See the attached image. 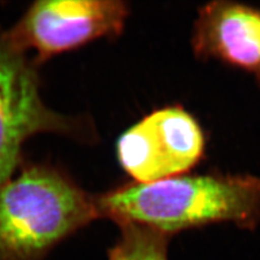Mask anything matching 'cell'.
Segmentation results:
<instances>
[{"label":"cell","instance_id":"5b68a950","mask_svg":"<svg viewBox=\"0 0 260 260\" xmlns=\"http://www.w3.org/2000/svg\"><path fill=\"white\" fill-rule=\"evenodd\" d=\"M204 133L180 107L154 111L120 136L117 158L138 183L184 175L202 158Z\"/></svg>","mask_w":260,"mask_h":260},{"label":"cell","instance_id":"6da1fadb","mask_svg":"<svg viewBox=\"0 0 260 260\" xmlns=\"http://www.w3.org/2000/svg\"><path fill=\"white\" fill-rule=\"evenodd\" d=\"M96 205L100 218L117 225L136 223L169 237L224 222L253 231L260 225V178L184 174L123 185L96 197Z\"/></svg>","mask_w":260,"mask_h":260},{"label":"cell","instance_id":"52a82bcc","mask_svg":"<svg viewBox=\"0 0 260 260\" xmlns=\"http://www.w3.org/2000/svg\"><path fill=\"white\" fill-rule=\"evenodd\" d=\"M118 226L119 238L108 250V260H168L172 237L136 223Z\"/></svg>","mask_w":260,"mask_h":260},{"label":"cell","instance_id":"3957f363","mask_svg":"<svg viewBox=\"0 0 260 260\" xmlns=\"http://www.w3.org/2000/svg\"><path fill=\"white\" fill-rule=\"evenodd\" d=\"M128 16L127 4L119 0H42L4 35L20 52H35L38 64L93 40L120 35Z\"/></svg>","mask_w":260,"mask_h":260},{"label":"cell","instance_id":"7a4b0ae2","mask_svg":"<svg viewBox=\"0 0 260 260\" xmlns=\"http://www.w3.org/2000/svg\"><path fill=\"white\" fill-rule=\"evenodd\" d=\"M98 218L96 197L60 170L23 167L0 184V260H46Z\"/></svg>","mask_w":260,"mask_h":260},{"label":"cell","instance_id":"277c9868","mask_svg":"<svg viewBox=\"0 0 260 260\" xmlns=\"http://www.w3.org/2000/svg\"><path fill=\"white\" fill-rule=\"evenodd\" d=\"M43 133L80 136L86 128L47 107L34 62L0 35V184L16 172L23 144Z\"/></svg>","mask_w":260,"mask_h":260},{"label":"cell","instance_id":"8992f818","mask_svg":"<svg viewBox=\"0 0 260 260\" xmlns=\"http://www.w3.org/2000/svg\"><path fill=\"white\" fill-rule=\"evenodd\" d=\"M192 49L201 60H216L253 75L260 83V9L218 0L199 10Z\"/></svg>","mask_w":260,"mask_h":260}]
</instances>
